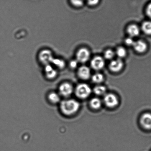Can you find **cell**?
<instances>
[{
    "label": "cell",
    "mask_w": 151,
    "mask_h": 151,
    "mask_svg": "<svg viewBox=\"0 0 151 151\" xmlns=\"http://www.w3.org/2000/svg\"><path fill=\"white\" fill-rule=\"evenodd\" d=\"M80 107V104L73 99L64 100L60 104L61 111L66 115H71L78 111Z\"/></svg>",
    "instance_id": "6da1fadb"
},
{
    "label": "cell",
    "mask_w": 151,
    "mask_h": 151,
    "mask_svg": "<svg viewBox=\"0 0 151 151\" xmlns=\"http://www.w3.org/2000/svg\"><path fill=\"white\" fill-rule=\"evenodd\" d=\"M75 94L79 98L84 99L89 96L91 93V89L86 84H79L76 88Z\"/></svg>",
    "instance_id": "7a4b0ae2"
},
{
    "label": "cell",
    "mask_w": 151,
    "mask_h": 151,
    "mask_svg": "<svg viewBox=\"0 0 151 151\" xmlns=\"http://www.w3.org/2000/svg\"><path fill=\"white\" fill-rule=\"evenodd\" d=\"M40 61L45 65H50L52 62L54 58L52 53L49 50H44L40 52L39 55Z\"/></svg>",
    "instance_id": "3957f363"
},
{
    "label": "cell",
    "mask_w": 151,
    "mask_h": 151,
    "mask_svg": "<svg viewBox=\"0 0 151 151\" xmlns=\"http://www.w3.org/2000/svg\"><path fill=\"white\" fill-rule=\"evenodd\" d=\"M105 105L109 108H114L118 104V98L114 94H107L105 96L104 99Z\"/></svg>",
    "instance_id": "277c9868"
},
{
    "label": "cell",
    "mask_w": 151,
    "mask_h": 151,
    "mask_svg": "<svg viewBox=\"0 0 151 151\" xmlns=\"http://www.w3.org/2000/svg\"><path fill=\"white\" fill-rule=\"evenodd\" d=\"M90 57L89 51L86 48H82L77 52L76 58L77 61L84 63L88 61Z\"/></svg>",
    "instance_id": "5b68a950"
},
{
    "label": "cell",
    "mask_w": 151,
    "mask_h": 151,
    "mask_svg": "<svg viewBox=\"0 0 151 151\" xmlns=\"http://www.w3.org/2000/svg\"><path fill=\"white\" fill-rule=\"evenodd\" d=\"M59 91L60 94L64 97H68L73 92V87L69 83H63L59 87Z\"/></svg>",
    "instance_id": "8992f818"
},
{
    "label": "cell",
    "mask_w": 151,
    "mask_h": 151,
    "mask_svg": "<svg viewBox=\"0 0 151 151\" xmlns=\"http://www.w3.org/2000/svg\"><path fill=\"white\" fill-rule=\"evenodd\" d=\"M105 62L102 57L97 56L94 58L91 62V66L94 70H101L104 67Z\"/></svg>",
    "instance_id": "52a82bcc"
},
{
    "label": "cell",
    "mask_w": 151,
    "mask_h": 151,
    "mask_svg": "<svg viewBox=\"0 0 151 151\" xmlns=\"http://www.w3.org/2000/svg\"><path fill=\"white\" fill-rule=\"evenodd\" d=\"M140 122L142 126L145 129H151V114L146 113L142 115L140 119Z\"/></svg>",
    "instance_id": "ba28073f"
},
{
    "label": "cell",
    "mask_w": 151,
    "mask_h": 151,
    "mask_svg": "<svg viewBox=\"0 0 151 151\" xmlns=\"http://www.w3.org/2000/svg\"><path fill=\"white\" fill-rule=\"evenodd\" d=\"M123 66V63L120 59L114 60L111 62L109 65V69L111 71L117 72L120 71Z\"/></svg>",
    "instance_id": "9c48e42d"
},
{
    "label": "cell",
    "mask_w": 151,
    "mask_h": 151,
    "mask_svg": "<svg viewBox=\"0 0 151 151\" xmlns=\"http://www.w3.org/2000/svg\"><path fill=\"white\" fill-rule=\"evenodd\" d=\"M78 75L81 79L86 80L90 78L91 72L89 68L86 66H82L78 69Z\"/></svg>",
    "instance_id": "30bf717a"
},
{
    "label": "cell",
    "mask_w": 151,
    "mask_h": 151,
    "mask_svg": "<svg viewBox=\"0 0 151 151\" xmlns=\"http://www.w3.org/2000/svg\"><path fill=\"white\" fill-rule=\"evenodd\" d=\"M133 46L135 51L139 53L144 52L147 49V44L144 41L141 40L134 42Z\"/></svg>",
    "instance_id": "8fae6325"
},
{
    "label": "cell",
    "mask_w": 151,
    "mask_h": 151,
    "mask_svg": "<svg viewBox=\"0 0 151 151\" xmlns=\"http://www.w3.org/2000/svg\"><path fill=\"white\" fill-rule=\"evenodd\" d=\"M45 70L46 75L47 78L49 79H53L57 76V71L55 70L51 65H45Z\"/></svg>",
    "instance_id": "7c38bea8"
},
{
    "label": "cell",
    "mask_w": 151,
    "mask_h": 151,
    "mask_svg": "<svg viewBox=\"0 0 151 151\" xmlns=\"http://www.w3.org/2000/svg\"><path fill=\"white\" fill-rule=\"evenodd\" d=\"M127 32L130 36L136 37L139 34L140 29L137 25L132 24L129 26L127 28Z\"/></svg>",
    "instance_id": "4fadbf2b"
},
{
    "label": "cell",
    "mask_w": 151,
    "mask_h": 151,
    "mask_svg": "<svg viewBox=\"0 0 151 151\" xmlns=\"http://www.w3.org/2000/svg\"><path fill=\"white\" fill-rule=\"evenodd\" d=\"M90 105L93 109H100L101 106V102L98 98H94L90 101Z\"/></svg>",
    "instance_id": "5bb4252c"
},
{
    "label": "cell",
    "mask_w": 151,
    "mask_h": 151,
    "mask_svg": "<svg viewBox=\"0 0 151 151\" xmlns=\"http://www.w3.org/2000/svg\"><path fill=\"white\" fill-rule=\"evenodd\" d=\"M142 29L145 33L151 35V22H145L142 25Z\"/></svg>",
    "instance_id": "9a60e30c"
},
{
    "label": "cell",
    "mask_w": 151,
    "mask_h": 151,
    "mask_svg": "<svg viewBox=\"0 0 151 151\" xmlns=\"http://www.w3.org/2000/svg\"><path fill=\"white\" fill-rule=\"evenodd\" d=\"M106 91V87L103 86H98L95 87L93 91L97 95L101 96L104 94Z\"/></svg>",
    "instance_id": "2e32d148"
},
{
    "label": "cell",
    "mask_w": 151,
    "mask_h": 151,
    "mask_svg": "<svg viewBox=\"0 0 151 151\" xmlns=\"http://www.w3.org/2000/svg\"><path fill=\"white\" fill-rule=\"evenodd\" d=\"M48 97L49 100L53 103H58L60 100V97L59 95L55 92L50 93Z\"/></svg>",
    "instance_id": "e0dca14e"
},
{
    "label": "cell",
    "mask_w": 151,
    "mask_h": 151,
    "mask_svg": "<svg viewBox=\"0 0 151 151\" xmlns=\"http://www.w3.org/2000/svg\"><path fill=\"white\" fill-rule=\"evenodd\" d=\"M92 80L93 82L96 83H100L104 81V76L101 74L96 73L93 76Z\"/></svg>",
    "instance_id": "ac0fdd59"
},
{
    "label": "cell",
    "mask_w": 151,
    "mask_h": 151,
    "mask_svg": "<svg viewBox=\"0 0 151 151\" xmlns=\"http://www.w3.org/2000/svg\"><path fill=\"white\" fill-rule=\"evenodd\" d=\"M52 63H53L58 67L60 69L63 68L65 66L64 61L60 59L54 58Z\"/></svg>",
    "instance_id": "d6986e66"
},
{
    "label": "cell",
    "mask_w": 151,
    "mask_h": 151,
    "mask_svg": "<svg viewBox=\"0 0 151 151\" xmlns=\"http://www.w3.org/2000/svg\"><path fill=\"white\" fill-rule=\"evenodd\" d=\"M116 54L118 57L122 58L126 55L127 51L123 47H119L116 50Z\"/></svg>",
    "instance_id": "ffe728a7"
},
{
    "label": "cell",
    "mask_w": 151,
    "mask_h": 151,
    "mask_svg": "<svg viewBox=\"0 0 151 151\" xmlns=\"http://www.w3.org/2000/svg\"><path fill=\"white\" fill-rule=\"evenodd\" d=\"M104 56L105 58L107 60H111L113 58L114 56V53L112 50H108L105 52Z\"/></svg>",
    "instance_id": "44dd1931"
},
{
    "label": "cell",
    "mask_w": 151,
    "mask_h": 151,
    "mask_svg": "<svg viewBox=\"0 0 151 151\" xmlns=\"http://www.w3.org/2000/svg\"><path fill=\"white\" fill-rule=\"evenodd\" d=\"M72 4L73 5L76 7H80L83 5V3L81 1H72Z\"/></svg>",
    "instance_id": "7402d4cb"
},
{
    "label": "cell",
    "mask_w": 151,
    "mask_h": 151,
    "mask_svg": "<svg viewBox=\"0 0 151 151\" xmlns=\"http://www.w3.org/2000/svg\"><path fill=\"white\" fill-rule=\"evenodd\" d=\"M125 42L127 45L129 46H133L134 43V40L130 37L127 38Z\"/></svg>",
    "instance_id": "603a6c76"
},
{
    "label": "cell",
    "mask_w": 151,
    "mask_h": 151,
    "mask_svg": "<svg viewBox=\"0 0 151 151\" xmlns=\"http://www.w3.org/2000/svg\"><path fill=\"white\" fill-rule=\"evenodd\" d=\"M146 13L147 15L151 18V3L148 5L146 8Z\"/></svg>",
    "instance_id": "cb8c5ba5"
},
{
    "label": "cell",
    "mask_w": 151,
    "mask_h": 151,
    "mask_svg": "<svg viewBox=\"0 0 151 151\" xmlns=\"http://www.w3.org/2000/svg\"><path fill=\"white\" fill-rule=\"evenodd\" d=\"M78 61L75 60H72L70 64L71 68H75L78 65Z\"/></svg>",
    "instance_id": "d4e9b609"
},
{
    "label": "cell",
    "mask_w": 151,
    "mask_h": 151,
    "mask_svg": "<svg viewBox=\"0 0 151 151\" xmlns=\"http://www.w3.org/2000/svg\"><path fill=\"white\" fill-rule=\"evenodd\" d=\"M99 1H88V4H89V5L90 6L96 5V4H98Z\"/></svg>",
    "instance_id": "484cf974"
}]
</instances>
